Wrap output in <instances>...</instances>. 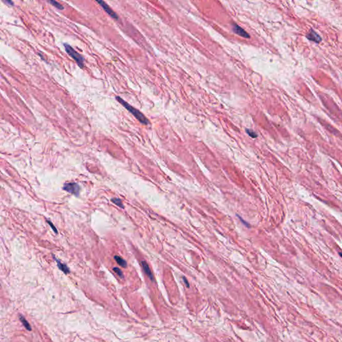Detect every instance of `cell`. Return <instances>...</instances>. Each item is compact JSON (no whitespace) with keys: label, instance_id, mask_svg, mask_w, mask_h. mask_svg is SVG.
<instances>
[{"label":"cell","instance_id":"7a4b0ae2","mask_svg":"<svg viewBox=\"0 0 342 342\" xmlns=\"http://www.w3.org/2000/svg\"><path fill=\"white\" fill-rule=\"evenodd\" d=\"M63 46H64L65 50L68 55L76 61L77 64L78 65V66L80 68H83L84 66V58H83V56L75 50V49L68 44H63Z\"/></svg>","mask_w":342,"mask_h":342},{"label":"cell","instance_id":"d6986e66","mask_svg":"<svg viewBox=\"0 0 342 342\" xmlns=\"http://www.w3.org/2000/svg\"><path fill=\"white\" fill-rule=\"evenodd\" d=\"M339 255H340L341 257L342 258V252H340V253H339Z\"/></svg>","mask_w":342,"mask_h":342},{"label":"cell","instance_id":"7c38bea8","mask_svg":"<svg viewBox=\"0 0 342 342\" xmlns=\"http://www.w3.org/2000/svg\"><path fill=\"white\" fill-rule=\"evenodd\" d=\"M112 202H114L115 204H116L117 206H118L120 208H124V205L122 204V200H120V199H117V198H114V199H112Z\"/></svg>","mask_w":342,"mask_h":342},{"label":"cell","instance_id":"4fadbf2b","mask_svg":"<svg viewBox=\"0 0 342 342\" xmlns=\"http://www.w3.org/2000/svg\"><path fill=\"white\" fill-rule=\"evenodd\" d=\"M246 132L247 133L249 134V136H251V138H255L257 137V134L255 133V132H254L253 130H250V129H247L246 130Z\"/></svg>","mask_w":342,"mask_h":342},{"label":"cell","instance_id":"ac0fdd59","mask_svg":"<svg viewBox=\"0 0 342 342\" xmlns=\"http://www.w3.org/2000/svg\"><path fill=\"white\" fill-rule=\"evenodd\" d=\"M183 280H184V281H185V283H186V285H187V287H189V285H188V283L187 281V279H186L185 277H183Z\"/></svg>","mask_w":342,"mask_h":342},{"label":"cell","instance_id":"ba28073f","mask_svg":"<svg viewBox=\"0 0 342 342\" xmlns=\"http://www.w3.org/2000/svg\"><path fill=\"white\" fill-rule=\"evenodd\" d=\"M54 258H55V257H54ZM55 260H56V263H57L58 267L59 269H60L61 271H62L63 273H66V274H67V273H70V269H68V267L65 265V264L62 263L60 262V261L58 260V259H56V258H55Z\"/></svg>","mask_w":342,"mask_h":342},{"label":"cell","instance_id":"52a82bcc","mask_svg":"<svg viewBox=\"0 0 342 342\" xmlns=\"http://www.w3.org/2000/svg\"><path fill=\"white\" fill-rule=\"evenodd\" d=\"M142 263V268H143L144 271H145V272L146 274H147L148 276V277H149L150 279L153 280L152 273L151 272V271H150L149 267H148L147 263L146 262V261H142V263Z\"/></svg>","mask_w":342,"mask_h":342},{"label":"cell","instance_id":"277c9868","mask_svg":"<svg viewBox=\"0 0 342 342\" xmlns=\"http://www.w3.org/2000/svg\"><path fill=\"white\" fill-rule=\"evenodd\" d=\"M98 4H99L100 5V6L102 7V8L104 9L108 15L110 16H111L112 18L115 19V20H118V16L117 15V13L114 12V11L112 10V9L110 8L109 6L107 4H106L104 1H96Z\"/></svg>","mask_w":342,"mask_h":342},{"label":"cell","instance_id":"8992f818","mask_svg":"<svg viewBox=\"0 0 342 342\" xmlns=\"http://www.w3.org/2000/svg\"><path fill=\"white\" fill-rule=\"evenodd\" d=\"M306 37L309 40L316 42L317 44H319V42L322 41V37H321V36L317 32H315L314 30L312 29H311L310 31L307 32V34H306Z\"/></svg>","mask_w":342,"mask_h":342},{"label":"cell","instance_id":"6da1fadb","mask_svg":"<svg viewBox=\"0 0 342 342\" xmlns=\"http://www.w3.org/2000/svg\"><path fill=\"white\" fill-rule=\"evenodd\" d=\"M116 100L120 104H122L127 110H128V111L130 112L131 114L140 122V123L145 125H148L150 123L149 120L146 118L145 116L144 115L142 112L139 111V110L136 109V108L132 106L130 104H129L128 102H126V101L124 100L122 98H120V96H116Z\"/></svg>","mask_w":342,"mask_h":342},{"label":"cell","instance_id":"5b68a950","mask_svg":"<svg viewBox=\"0 0 342 342\" xmlns=\"http://www.w3.org/2000/svg\"><path fill=\"white\" fill-rule=\"evenodd\" d=\"M233 30L235 34H237L238 36L244 37V38H250V35L248 33L245 31L244 29H243L241 27L239 26V25L236 24V23H233Z\"/></svg>","mask_w":342,"mask_h":342},{"label":"cell","instance_id":"8fae6325","mask_svg":"<svg viewBox=\"0 0 342 342\" xmlns=\"http://www.w3.org/2000/svg\"><path fill=\"white\" fill-rule=\"evenodd\" d=\"M48 2L49 4L52 5L54 7H55L56 8H57L58 9H61V10H62V9H64V8H63V6H62V4H60L58 1H54V0H49V1H48Z\"/></svg>","mask_w":342,"mask_h":342},{"label":"cell","instance_id":"30bf717a","mask_svg":"<svg viewBox=\"0 0 342 342\" xmlns=\"http://www.w3.org/2000/svg\"><path fill=\"white\" fill-rule=\"evenodd\" d=\"M20 319L21 321V322L22 323V324L23 325V326L25 327V329H28V331H31L32 328H31V327H30V324L28 322V321L25 319V317H23V315H20Z\"/></svg>","mask_w":342,"mask_h":342},{"label":"cell","instance_id":"9c48e42d","mask_svg":"<svg viewBox=\"0 0 342 342\" xmlns=\"http://www.w3.org/2000/svg\"><path fill=\"white\" fill-rule=\"evenodd\" d=\"M114 259L116 261L117 263L119 265H120L122 267H126L127 266V263H126V261L124 260V259H122V257H120V256H115L114 257Z\"/></svg>","mask_w":342,"mask_h":342},{"label":"cell","instance_id":"9a60e30c","mask_svg":"<svg viewBox=\"0 0 342 342\" xmlns=\"http://www.w3.org/2000/svg\"><path fill=\"white\" fill-rule=\"evenodd\" d=\"M3 1L4 2L5 4H8L9 6H14V3H13V2L12 1H11V0H4Z\"/></svg>","mask_w":342,"mask_h":342},{"label":"cell","instance_id":"e0dca14e","mask_svg":"<svg viewBox=\"0 0 342 342\" xmlns=\"http://www.w3.org/2000/svg\"><path fill=\"white\" fill-rule=\"evenodd\" d=\"M239 216V219H240V221H242V222H243V223H244V224H245V225H246V226H247V227H249V224H248V223H245V221H244V220H243V219H241V218H240V216Z\"/></svg>","mask_w":342,"mask_h":342},{"label":"cell","instance_id":"2e32d148","mask_svg":"<svg viewBox=\"0 0 342 342\" xmlns=\"http://www.w3.org/2000/svg\"><path fill=\"white\" fill-rule=\"evenodd\" d=\"M47 223H48L49 224V225L51 226V228H52V229H53L54 231H55V233H57L58 231H57V229H56V228L55 226L53 225V224L51 223L50 221H47Z\"/></svg>","mask_w":342,"mask_h":342},{"label":"cell","instance_id":"5bb4252c","mask_svg":"<svg viewBox=\"0 0 342 342\" xmlns=\"http://www.w3.org/2000/svg\"><path fill=\"white\" fill-rule=\"evenodd\" d=\"M113 270H114V272L116 273V274L118 275L120 277H121V278H123L124 277V275H123V274H122V271L120 270L119 268H118V267H114V268H113Z\"/></svg>","mask_w":342,"mask_h":342},{"label":"cell","instance_id":"3957f363","mask_svg":"<svg viewBox=\"0 0 342 342\" xmlns=\"http://www.w3.org/2000/svg\"><path fill=\"white\" fill-rule=\"evenodd\" d=\"M63 190L67 191V192L71 193V194L75 195L78 196L79 195L80 192V187L78 185V184L75 183H70L65 184L63 186Z\"/></svg>","mask_w":342,"mask_h":342}]
</instances>
